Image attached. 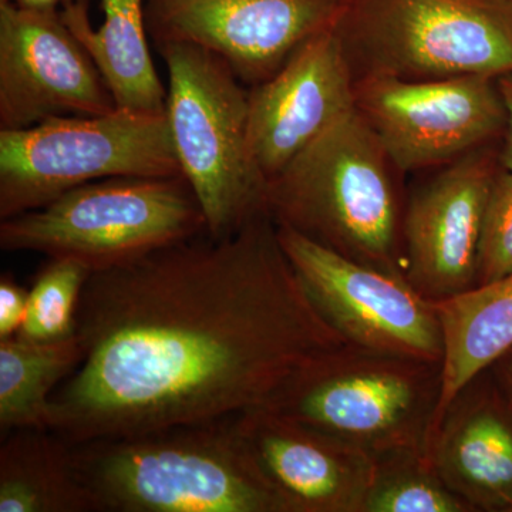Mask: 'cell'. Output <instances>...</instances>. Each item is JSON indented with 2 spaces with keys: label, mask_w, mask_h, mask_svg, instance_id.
Instances as JSON below:
<instances>
[{
  "label": "cell",
  "mask_w": 512,
  "mask_h": 512,
  "mask_svg": "<svg viewBox=\"0 0 512 512\" xmlns=\"http://www.w3.org/2000/svg\"><path fill=\"white\" fill-rule=\"evenodd\" d=\"M363 512H473L441 480L423 453L377 458V470Z\"/></svg>",
  "instance_id": "obj_21"
},
{
  "label": "cell",
  "mask_w": 512,
  "mask_h": 512,
  "mask_svg": "<svg viewBox=\"0 0 512 512\" xmlns=\"http://www.w3.org/2000/svg\"><path fill=\"white\" fill-rule=\"evenodd\" d=\"M402 174L355 106L268 181L266 212L346 258L406 276Z\"/></svg>",
  "instance_id": "obj_2"
},
{
  "label": "cell",
  "mask_w": 512,
  "mask_h": 512,
  "mask_svg": "<svg viewBox=\"0 0 512 512\" xmlns=\"http://www.w3.org/2000/svg\"><path fill=\"white\" fill-rule=\"evenodd\" d=\"M0 2L15 3V5L22 6L28 9H57L59 3H64L66 0H0Z\"/></svg>",
  "instance_id": "obj_27"
},
{
  "label": "cell",
  "mask_w": 512,
  "mask_h": 512,
  "mask_svg": "<svg viewBox=\"0 0 512 512\" xmlns=\"http://www.w3.org/2000/svg\"><path fill=\"white\" fill-rule=\"evenodd\" d=\"M436 306L443 333V387L427 450L451 400L512 348V274Z\"/></svg>",
  "instance_id": "obj_18"
},
{
  "label": "cell",
  "mask_w": 512,
  "mask_h": 512,
  "mask_svg": "<svg viewBox=\"0 0 512 512\" xmlns=\"http://www.w3.org/2000/svg\"><path fill=\"white\" fill-rule=\"evenodd\" d=\"M278 227V238L296 274L326 322L350 345L441 363L443 333L436 301L406 276L360 264Z\"/></svg>",
  "instance_id": "obj_10"
},
{
  "label": "cell",
  "mask_w": 512,
  "mask_h": 512,
  "mask_svg": "<svg viewBox=\"0 0 512 512\" xmlns=\"http://www.w3.org/2000/svg\"><path fill=\"white\" fill-rule=\"evenodd\" d=\"M232 423L284 512H363L375 456L266 407L235 414Z\"/></svg>",
  "instance_id": "obj_14"
},
{
  "label": "cell",
  "mask_w": 512,
  "mask_h": 512,
  "mask_svg": "<svg viewBox=\"0 0 512 512\" xmlns=\"http://www.w3.org/2000/svg\"><path fill=\"white\" fill-rule=\"evenodd\" d=\"M101 8L97 30L87 0H66L60 13L92 56L119 109L165 113L167 89L151 56L146 0H101Z\"/></svg>",
  "instance_id": "obj_17"
},
{
  "label": "cell",
  "mask_w": 512,
  "mask_h": 512,
  "mask_svg": "<svg viewBox=\"0 0 512 512\" xmlns=\"http://www.w3.org/2000/svg\"><path fill=\"white\" fill-rule=\"evenodd\" d=\"M355 106L403 174L443 167L501 143L507 126L497 77L355 80Z\"/></svg>",
  "instance_id": "obj_9"
},
{
  "label": "cell",
  "mask_w": 512,
  "mask_h": 512,
  "mask_svg": "<svg viewBox=\"0 0 512 512\" xmlns=\"http://www.w3.org/2000/svg\"><path fill=\"white\" fill-rule=\"evenodd\" d=\"M205 232L204 212L184 175L116 177L0 221V248L74 259L100 272Z\"/></svg>",
  "instance_id": "obj_6"
},
{
  "label": "cell",
  "mask_w": 512,
  "mask_h": 512,
  "mask_svg": "<svg viewBox=\"0 0 512 512\" xmlns=\"http://www.w3.org/2000/svg\"><path fill=\"white\" fill-rule=\"evenodd\" d=\"M79 335L55 342L0 340V434L50 430V400L83 362Z\"/></svg>",
  "instance_id": "obj_20"
},
{
  "label": "cell",
  "mask_w": 512,
  "mask_h": 512,
  "mask_svg": "<svg viewBox=\"0 0 512 512\" xmlns=\"http://www.w3.org/2000/svg\"><path fill=\"white\" fill-rule=\"evenodd\" d=\"M441 387V363L348 343L303 366L264 407L376 458L426 456Z\"/></svg>",
  "instance_id": "obj_5"
},
{
  "label": "cell",
  "mask_w": 512,
  "mask_h": 512,
  "mask_svg": "<svg viewBox=\"0 0 512 512\" xmlns=\"http://www.w3.org/2000/svg\"><path fill=\"white\" fill-rule=\"evenodd\" d=\"M352 107L355 76L336 28L326 30L249 89V146L266 181Z\"/></svg>",
  "instance_id": "obj_15"
},
{
  "label": "cell",
  "mask_w": 512,
  "mask_h": 512,
  "mask_svg": "<svg viewBox=\"0 0 512 512\" xmlns=\"http://www.w3.org/2000/svg\"><path fill=\"white\" fill-rule=\"evenodd\" d=\"M0 512H99L74 466L73 444L52 430L2 437Z\"/></svg>",
  "instance_id": "obj_19"
},
{
  "label": "cell",
  "mask_w": 512,
  "mask_h": 512,
  "mask_svg": "<svg viewBox=\"0 0 512 512\" xmlns=\"http://www.w3.org/2000/svg\"><path fill=\"white\" fill-rule=\"evenodd\" d=\"M426 457L473 512L512 508V403L491 372L451 400Z\"/></svg>",
  "instance_id": "obj_16"
},
{
  "label": "cell",
  "mask_w": 512,
  "mask_h": 512,
  "mask_svg": "<svg viewBox=\"0 0 512 512\" xmlns=\"http://www.w3.org/2000/svg\"><path fill=\"white\" fill-rule=\"evenodd\" d=\"M490 369L505 396L512 403V348L508 349Z\"/></svg>",
  "instance_id": "obj_26"
},
{
  "label": "cell",
  "mask_w": 512,
  "mask_h": 512,
  "mask_svg": "<svg viewBox=\"0 0 512 512\" xmlns=\"http://www.w3.org/2000/svg\"><path fill=\"white\" fill-rule=\"evenodd\" d=\"M116 109L106 80L62 13L0 2V130Z\"/></svg>",
  "instance_id": "obj_12"
},
{
  "label": "cell",
  "mask_w": 512,
  "mask_h": 512,
  "mask_svg": "<svg viewBox=\"0 0 512 512\" xmlns=\"http://www.w3.org/2000/svg\"><path fill=\"white\" fill-rule=\"evenodd\" d=\"M349 0H146L154 45L211 50L245 86H258L313 37L335 29Z\"/></svg>",
  "instance_id": "obj_11"
},
{
  "label": "cell",
  "mask_w": 512,
  "mask_h": 512,
  "mask_svg": "<svg viewBox=\"0 0 512 512\" xmlns=\"http://www.w3.org/2000/svg\"><path fill=\"white\" fill-rule=\"evenodd\" d=\"M76 333L83 362L50 400L72 444L264 407L298 370L348 345L318 311L266 214L92 272Z\"/></svg>",
  "instance_id": "obj_1"
},
{
  "label": "cell",
  "mask_w": 512,
  "mask_h": 512,
  "mask_svg": "<svg viewBox=\"0 0 512 512\" xmlns=\"http://www.w3.org/2000/svg\"><path fill=\"white\" fill-rule=\"evenodd\" d=\"M232 419L73 444L74 466L99 512H284Z\"/></svg>",
  "instance_id": "obj_3"
},
{
  "label": "cell",
  "mask_w": 512,
  "mask_h": 512,
  "mask_svg": "<svg viewBox=\"0 0 512 512\" xmlns=\"http://www.w3.org/2000/svg\"><path fill=\"white\" fill-rule=\"evenodd\" d=\"M512 274V174L501 170L495 180L478 254L477 285Z\"/></svg>",
  "instance_id": "obj_23"
},
{
  "label": "cell",
  "mask_w": 512,
  "mask_h": 512,
  "mask_svg": "<svg viewBox=\"0 0 512 512\" xmlns=\"http://www.w3.org/2000/svg\"><path fill=\"white\" fill-rule=\"evenodd\" d=\"M497 83L507 113V126L500 148L501 165L504 171L512 174V72L497 77Z\"/></svg>",
  "instance_id": "obj_25"
},
{
  "label": "cell",
  "mask_w": 512,
  "mask_h": 512,
  "mask_svg": "<svg viewBox=\"0 0 512 512\" xmlns=\"http://www.w3.org/2000/svg\"><path fill=\"white\" fill-rule=\"evenodd\" d=\"M500 148L490 144L443 165L406 201L404 275L431 301L476 288L485 214L503 170Z\"/></svg>",
  "instance_id": "obj_13"
},
{
  "label": "cell",
  "mask_w": 512,
  "mask_h": 512,
  "mask_svg": "<svg viewBox=\"0 0 512 512\" xmlns=\"http://www.w3.org/2000/svg\"><path fill=\"white\" fill-rule=\"evenodd\" d=\"M336 32L355 80L512 72V0H349Z\"/></svg>",
  "instance_id": "obj_7"
},
{
  "label": "cell",
  "mask_w": 512,
  "mask_h": 512,
  "mask_svg": "<svg viewBox=\"0 0 512 512\" xmlns=\"http://www.w3.org/2000/svg\"><path fill=\"white\" fill-rule=\"evenodd\" d=\"M90 274L74 259L49 258L30 288L28 312L18 336L33 342H55L74 335Z\"/></svg>",
  "instance_id": "obj_22"
},
{
  "label": "cell",
  "mask_w": 512,
  "mask_h": 512,
  "mask_svg": "<svg viewBox=\"0 0 512 512\" xmlns=\"http://www.w3.org/2000/svg\"><path fill=\"white\" fill-rule=\"evenodd\" d=\"M510 512H512V508H511V511H510Z\"/></svg>",
  "instance_id": "obj_28"
},
{
  "label": "cell",
  "mask_w": 512,
  "mask_h": 512,
  "mask_svg": "<svg viewBox=\"0 0 512 512\" xmlns=\"http://www.w3.org/2000/svg\"><path fill=\"white\" fill-rule=\"evenodd\" d=\"M29 291L13 278H0V340L18 336L28 312Z\"/></svg>",
  "instance_id": "obj_24"
},
{
  "label": "cell",
  "mask_w": 512,
  "mask_h": 512,
  "mask_svg": "<svg viewBox=\"0 0 512 512\" xmlns=\"http://www.w3.org/2000/svg\"><path fill=\"white\" fill-rule=\"evenodd\" d=\"M167 66L165 116L207 234L225 238L266 214L268 181L252 156L249 87L221 56L191 43L156 46Z\"/></svg>",
  "instance_id": "obj_4"
},
{
  "label": "cell",
  "mask_w": 512,
  "mask_h": 512,
  "mask_svg": "<svg viewBox=\"0 0 512 512\" xmlns=\"http://www.w3.org/2000/svg\"><path fill=\"white\" fill-rule=\"evenodd\" d=\"M183 175L165 113L119 109L0 130V221L116 177Z\"/></svg>",
  "instance_id": "obj_8"
}]
</instances>
